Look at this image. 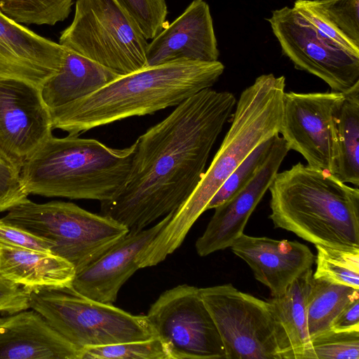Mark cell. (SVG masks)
<instances>
[{
  "mask_svg": "<svg viewBox=\"0 0 359 359\" xmlns=\"http://www.w3.org/2000/svg\"><path fill=\"white\" fill-rule=\"evenodd\" d=\"M226 91L204 89L177 106L137 140L127 179L101 215L140 231L174 212L205 172L219 135L236 106Z\"/></svg>",
  "mask_w": 359,
  "mask_h": 359,
  "instance_id": "obj_1",
  "label": "cell"
},
{
  "mask_svg": "<svg viewBox=\"0 0 359 359\" xmlns=\"http://www.w3.org/2000/svg\"><path fill=\"white\" fill-rule=\"evenodd\" d=\"M224 71L219 60L175 61L120 76L93 93L50 110L53 129L81 134L129 117L176 107L211 88Z\"/></svg>",
  "mask_w": 359,
  "mask_h": 359,
  "instance_id": "obj_2",
  "label": "cell"
},
{
  "mask_svg": "<svg viewBox=\"0 0 359 359\" xmlns=\"http://www.w3.org/2000/svg\"><path fill=\"white\" fill-rule=\"evenodd\" d=\"M285 88V76L267 74L241 93L231 126L210 166L151 243L157 254L167 257L173 253L233 171L257 146L279 135Z\"/></svg>",
  "mask_w": 359,
  "mask_h": 359,
  "instance_id": "obj_3",
  "label": "cell"
},
{
  "mask_svg": "<svg viewBox=\"0 0 359 359\" xmlns=\"http://www.w3.org/2000/svg\"><path fill=\"white\" fill-rule=\"evenodd\" d=\"M274 226L313 244L359 248V189L301 163L271 184Z\"/></svg>",
  "mask_w": 359,
  "mask_h": 359,
  "instance_id": "obj_4",
  "label": "cell"
},
{
  "mask_svg": "<svg viewBox=\"0 0 359 359\" xmlns=\"http://www.w3.org/2000/svg\"><path fill=\"white\" fill-rule=\"evenodd\" d=\"M135 148V142L119 149L76 135H51L24 162L21 184L28 195L102 203L124 184Z\"/></svg>",
  "mask_w": 359,
  "mask_h": 359,
  "instance_id": "obj_5",
  "label": "cell"
},
{
  "mask_svg": "<svg viewBox=\"0 0 359 359\" xmlns=\"http://www.w3.org/2000/svg\"><path fill=\"white\" fill-rule=\"evenodd\" d=\"M0 219L46 241L50 253L72 264L76 273L129 232L109 217L60 201L36 203L27 198Z\"/></svg>",
  "mask_w": 359,
  "mask_h": 359,
  "instance_id": "obj_6",
  "label": "cell"
},
{
  "mask_svg": "<svg viewBox=\"0 0 359 359\" xmlns=\"http://www.w3.org/2000/svg\"><path fill=\"white\" fill-rule=\"evenodd\" d=\"M25 290L29 309L39 313L81 350L157 337L147 315H133L113 304L90 299L72 285Z\"/></svg>",
  "mask_w": 359,
  "mask_h": 359,
  "instance_id": "obj_7",
  "label": "cell"
},
{
  "mask_svg": "<svg viewBox=\"0 0 359 359\" xmlns=\"http://www.w3.org/2000/svg\"><path fill=\"white\" fill-rule=\"evenodd\" d=\"M59 43L120 76L147 67V39L115 0H76Z\"/></svg>",
  "mask_w": 359,
  "mask_h": 359,
  "instance_id": "obj_8",
  "label": "cell"
},
{
  "mask_svg": "<svg viewBox=\"0 0 359 359\" xmlns=\"http://www.w3.org/2000/svg\"><path fill=\"white\" fill-rule=\"evenodd\" d=\"M147 316L168 359H226L222 340L199 288L182 284L163 292Z\"/></svg>",
  "mask_w": 359,
  "mask_h": 359,
  "instance_id": "obj_9",
  "label": "cell"
},
{
  "mask_svg": "<svg viewBox=\"0 0 359 359\" xmlns=\"http://www.w3.org/2000/svg\"><path fill=\"white\" fill-rule=\"evenodd\" d=\"M199 292L222 340L226 359H280L267 301L231 284Z\"/></svg>",
  "mask_w": 359,
  "mask_h": 359,
  "instance_id": "obj_10",
  "label": "cell"
},
{
  "mask_svg": "<svg viewBox=\"0 0 359 359\" xmlns=\"http://www.w3.org/2000/svg\"><path fill=\"white\" fill-rule=\"evenodd\" d=\"M266 20L296 69L322 79L334 92L344 93L359 81V56L333 45L293 7L276 9Z\"/></svg>",
  "mask_w": 359,
  "mask_h": 359,
  "instance_id": "obj_11",
  "label": "cell"
},
{
  "mask_svg": "<svg viewBox=\"0 0 359 359\" xmlns=\"http://www.w3.org/2000/svg\"><path fill=\"white\" fill-rule=\"evenodd\" d=\"M342 93L285 92L279 134L307 165L332 174L335 162L333 114Z\"/></svg>",
  "mask_w": 359,
  "mask_h": 359,
  "instance_id": "obj_12",
  "label": "cell"
},
{
  "mask_svg": "<svg viewBox=\"0 0 359 359\" xmlns=\"http://www.w3.org/2000/svg\"><path fill=\"white\" fill-rule=\"evenodd\" d=\"M53 130L40 88L18 79L0 77V150L21 168L53 135Z\"/></svg>",
  "mask_w": 359,
  "mask_h": 359,
  "instance_id": "obj_13",
  "label": "cell"
},
{
  "mask_svg": "<svg viewBox=\"0 0 359 359\" xmlns=\"http://www.w3.org/2000/svg\"><path fill=\"white\" fill-rule=\"evenodd\" d=\"M289 151L282 137L276 135L266 160L254 177L231 198L214 208V215L196 242L199 256L230 248L243 233L249 217L269 189Z\"/></svg>",
  "mask_w": 359,
  "mask_h": 359,
  "instance_id": "obj_14",
  "label": "cell"
},
{
  "mask_svg": "<svg viewBox=\"0 0 359 359\" xmlns=\"http://www.w3.org/2000/svg\"><path fill=\"white\" fill-rule=\"evenodd\" d=\"M165 216L147 229L130 231L102 256L76 273L72 286L90 299L113 304L122 285L140 269L137 257L170 220Z\"/></svg>",
  "mask_w": 359,
  "mask_h": 359,
  "instance_id": "obj_15",
  "label": "cell"
},
{
  "mask_svg": "<svg viewBox=\"0 0 359 359\" xmlns=\"http://www.w3.org/2000/svg\"><path fill=\"white\" fill-rule=\"evenodd\" d=\"M219 56L210 7L203 0L192 1L151 39L146 53L147 67L181 60L214 62Z\"/></svg>",
  "mask_w": 359,
  "mask_h": 359,
  "instance_id": "obj_16",
  "label": "cell"
},
{
  "mask_svg": "<svg viewBox=\"0 0 359 359\" xmlns=\"http://www.w3.org/2000/svg\"><path fill=\"white\" fill-rule=\"evenodd\" d=\"M66 47L29 29L0 11V77L39 88L59 69Z\"/></svg>",
  "mask_w": 359,
  "mask_h": 359,
  "instance_id": "obj_17",
  "label": "cell"
},
{
  "mask_svg": "<svg viewBox=\"0 0 359 359\" xmlns=\"http://www.w3.org/2000/svg\"><path fill=\"white\" fill-rule=\"evenodd\" d=\"M255 278L266 286L272 297L283 293L299 276L311 269L315 256L297 241L255 237L242 233L231 245Z\"/></svg>",
  "mask_w": 359,
  "mask_h": 359,
  "instance_id": "obj_18",
  "label": "cell"
},
{
  "mask_svg": "<svg viewBox=\"0 0 359 359\" xmlns=\"http://www.w3.org/2000/svg\"><path fill=\"white\" fill-rule=\"evenodd\" d=\"M27 310L0 318V359H81L82 350Z\"/></svg>",
  "mask_w": 359,
  "mask_h": 359,
  "instance_id": "obj_19",
  "label": "cell"
},
{
  "mask_svg": "<svg viewBox=\"0 0 359 359\" xmlns=\"http://www.w3.org/2000/svg\"><path fill=\"white\" fill-rule=\"evenodd\" d=\"M313 279L307 270L285 291L268 300L275 324L280 359H304L311 345L307 325L306 304Z\"/></svg>",
  "mask_w": 359,
  "mask_h": 359,
  "instance_id": "obj_20",
  "label": "cell"
},
{
  "mask_svg": "<svg viewBox=\"0 0 359 359\" xmlns=\"http://www.w3.org/2000/svg\"><path fill=\"white\" fill-rule=\"evenodd\" d=\"M75 274L72 264L52 253L0 244V278L25 289L72 285Z\"/></svg>",
  "mask_w": 359,
  "mask_h": 359,
  "instance_id": "obj_21",
  "label": "cell"
},
{
  "mask_svg": "<svg viewBox=\"0 0 359 359\" xmlns=\"http://www.w3.org/2000/svg\"><path fill=\"white\" fill-rule=\"evenodd\" d=\"M120 75L66 48L57 72L40 88L49 110L86 97Z\"/></svg>",
  "mask_w": 359,
  "mask_h": 359,
  "instance_id": "obj_22",
  "label": "cell"
},
{
  "mask_svg": "<svg viewBox=\"0 0 359 359\" xmlns=\"http://www.w3.org/2000/svg\"><path fill=\"white\" fill-rule=\"evenodd\" d=\"M335 162L333 175L359 185V81L342 93L333 114Z\"/></svg>",
  "mask_w": 359,
  "mask_h": 359,
  "instance_id": "obj_23",
  "label": "cell"
},
{
  "mask_svg": "<svg viewBox=\"0 0 359 359\" xmlns=\"http://www.w3.org/2000/svg\"><path fill=\"white\" fill-rule=\"evenodd\" d=\"M358 299L359 289L313 278L306 304L311 339L330 330L337 315L350 302Z\"/></svg>",
  "mask_w": 359,
  "mask_h": 359,
  "instance_id": "obj_24",
  "label": "cell"
},
{
  "mask_svg": "<svg viewBox=\"0 0 359 359\" xmlns=\"http://www.w3.org/2000/svg\"><path fill=\"white\" fill-rule=\"evenodd\" d=\"M313 278L359 289V248L316 245Z\"/></svg>",
  "mask_w": 359,
  "mask_h": 359,
  "instance_id": "obj_25",
  "label": "cell"
},
{
  "mask_svg": "<svg viewBox=\"0 0 359 359\" xmlns=\"http://www.w3.org/2000/svg\"><path fill=\"white\" fill-rule=\"evenodd\" d=\"M74 0H0V11L20 24L55 25L66 20Z\"/></svg>",
  "mask_w": 359,
  "mask_h": 359,
  "instance_id": "obj_26",
  "label": "cell"
},
{
  "mask_svg": "<svg viewBox=\"0 0 359 359\" xmlns=\"http://www.w3.org/2000/svg\"><path fill=\"white\" fill-rule=\"evenodd\" d=\"M276 136L257 146L233 171L210 201L205 211L231 198L254 177L266 160Z\"/></svg>",
  "mask_w": 359,
  "mask_h": 359,
  "instance_id": "obj_27",
  "label": "cell"
},
{
  "mask_svg": "<svg viewBox=\"0 0 359 359\" xmlns=\"http://www.w3.org/2000/svg\"><path fill=\"white\" fill-rule=\"evenodd\" d=\"M81 359H168L158 337L142 341L88 346L82 350Z\"/></svg>",
  "mask_w": 359,
  "mask_h": 359,
  "instance_id": "obj_28",
  "label": "cell"
},
{
  "mask_svg": "<svg viewBox=\"0 0 359 359\" xmlns=\"http://www.w3.org/2000/svg\"><path fill=\"white\" fill-rule=\"evenodd\" d=\"M304 359H359V331L330 330L312 338Z\"/></svg>",
  "mask_w": 359,
  "mask_h": 359,
  "instance_id": "obj_29",
  "label": "cell"
},
{
  "mask_svg": "<svg viewBox=\"0 0 359 359\" xmlns=\"http://www.w3.org/2000/svg\"><path fill=\"white\" fill-rule=\"evenodd\" d=\"M134 20L145 38L153 39L168 25L165 0H115Z\"/></svg>",
  "mask_w": 359,
  "mask_h": 359,
  "instance_id": "obj_30",
  "label": "cell"
},
{
  "mask_svg": "<svg viewBox=\"0 0 359 359\" xmlns=\"http://www.w3.org/2000/svg\"><path fill=\"white\" fill-rule=\"evenodd\" d=\"M343 34L359 46V0H312Z\"/></svg>",
  "mask_w": 359,
  "mask_h": 359,
  "instance_id": "obj_31",
  "label": "cell"
},
{
  "mask_svg": "<svg viewBox=\"0 0 359 359\" xmlns=\"http://www.w3.org/2000/svg\"><path fill=\"white\" fill-rule=\"evenodd\" d=\"M293 8L335 46L359 56V46L343 34L313 4L312 0H296Z\"/></svg>",
  "mask_w": 359,
  "mask_h": 359,
  "instance_id": "obj_32",
  "label": "cell"
},
{
  "mask_svg": "<svg viewBox=\"0 0 359 359\" xmlns=\"http://www.w3.org/2000/svg\"><path fill=\"white\" fill-rule=\"evenodd\" d=\"M21 168L0 150V212L8 211L28 196L20 182Z\"/></svg>",
  "mask_w": 359,
  "mask_h": 359,
  "instance_id": "obj_33",
  "label": "cell"
},
{
  "mask_svg": "<svg viewBox=\"0 0 359 359\" xmlns=\"http://www.w3.org/2000/svg\"><path fill=\"white\" fill-rule=\"evenodd\" d=\"M0 244L50 253V246L46 241L1 219Z\"/></svg>",
  "mask_w": 359,
  "mask_h": 359,
  "instance_id": "obj_34",
  "label": "cell"
},
{
  "mask_svg": "<svg viewBox=\"0 0 359 359\" xmlns=\"http://www.w3.org/2000/svg\"><path fill=\"white\" fill-rule=\"evenodd\" d=\"M28 309L27 291L18 284L0 278V313L12 314Z\"/></svg>",
  "mask_w": 359,
  "mask_h": 359,
  "instance_id": "obj_35",
  "label": "cell"
},
{
  "mask_svg": "<svg viewBox=\"0 0 359 359\" xmlns=\"http://www.w3.org/2000/svg\"><path fill=\"white\" fill-rule=\"evenodd\" d=\"M334 331H359V299L350 302L333 320Z\"/></svg>",
  "mask_w": 359,
  "mask_h": 359,
  "instance_id": "obj_36",
  "label": "cell"
}]
</instances>
